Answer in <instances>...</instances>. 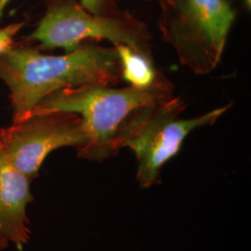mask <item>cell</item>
<instances>
[{
    "label": "cell",
    "mask_w": 251,
    "mask_h": 251,
    "mask_svg": "<svg viewBox=\"0 0 251 251\" xmlns=\"http://www.w3.org/2000/svg\"><path fill=\"white\" fill-rule=\"evenodd\" d=\"M10 1L11 0H0V18L2 17L4 10L6 9V7L9 5Z\"/></svg>",
    "instance_id": "11"
},
{
    "label": "cell",
    "mask_w": 251,
    "mask_h": 251,
    "mask_svg": "<svg viewBox=\"0 0 251 251\" xmlns=\"http://www.w3.org/2000/svg\"><path fill=\"white\" fill-rule=\"evenodd\" d=\"M45 15L27 41H37L43 50L74 51L87 39H106L125 44L151 56V36L143 23L129 16L95 15L75 0H47Z\"/></svg>",
    "instance_id": "5"
},
{
    "label": "cell",
    "mask_w": 251,
    "mask_h": 251,
    "mask_svg": "<svg viewBox=\"0 0 251 251\" xmlns=\"http://www.w3.org/2000/svg\"><path fill=\"white\" fill-rule=\"evenodd\" d=\"M2 136H3V128H0V147L2 144Z\"/></svg>",
    "instance_id": "12"
},
{
    "label": "cell",
    "mask_w": 251,
    "mask_h": 251,
    "mask_svg": "<svg viewBox=\"0 0 251 251\" xmlns=\"http://www.w3.org/2000/svg\"><path fill=\"white\" fill-rule=\"evenodd\" d=\"M24 23H14L7 26L0 28V53L8 50L13 45L14 37L19 31L24 27Z\"/></svg>",
    "instance_id": "9"
},
{
    "label": "cell",
    "mask_w": 251,
    "mask_h": 251,
    "mask_svg": "<svg viewBox=\"0 0 251 251\" xmlns=\"http://www.w3.org/2000/svg\"><path fill=\"white\" fill-rule=\"evenodd\" d=\"M0 79L9 88L13 121L55 91L86 84L115 86L123 80L115 47L82 43L71 52L48 55L22 42L0 53Z\"/></svg>",
    "instance_id": "1"
},
{
    "label": "cell",
    "mask_w": 251,
    "mask_h": 251,
    "mask_svg": "<svg viewBox=\"0 0 251 251\" xmlns=\"http://www.w3.org/2000/svg\"><path fill=\"white\" fill-rule=\"evenodd\" d=\"M87 140L86 126L77 114L35 108L3 128L0 157L32 180L52 151L63 147L78 149Z\"/></svg>",
    "instance_id": "6"
},
{
    "label": "cell",
    "mask_w": 251,
    "mask_h": 251,
    "mask_svg": "<svg viewBox=\"0 0 251 251\" xmlns=\"http://www.w3.org/2000/svg\"><path fill=\"white\" fill-rule=\"evenodd\" d=\"M232 104L189 119L180 118L185 104L172 96L141 108L129 118L120 137V148L128 147L138 162L137 180L142 188L161 182L160 172L166 163L179 153L186 137L196 128L212 125Z\"/></svg>",
    "instance_id": "3"
},
{
    "label": "cell",
    "mask_w": 251,
    "mask_h": 251,
    "mask_svg": "<svg viewBox=\"0 0 251 251\" xmlns=\"http://www.w3.org/2000/svg\"><path fill=\"white\" fill-rule=\"evenodd\" d=\"M81 6L90 13L101 15L103 13L104 0H81Z\"/></svg>",
    "instance_id": "10"
},
{
    "label": "cell",
    "mask_w": 251,
    "mask_h": 251,
    "mask_svg": "<svg viewBox=\"0 0 251 251\" xmlns=\"http://www.w3.org/2000/svg\"><path fill=\"white\" fill-rule=\"evenodd\" d=\"M114 47L121 65L122 78L129 86L146 89L160 78L162 75L153 67L152 56L140 52L125 44Z\"/></svg>",
    "instance_id": "8"
},
{
    "label": "cell",
    "mask_w": 251,
    "mask_h": 251,
    "mask_svg": "<svg viewBox=\"0 0 251 251\" xmlns=\"http://www.w3.org/2000/svg\"><path fill=\"white\" fill-rule=\"evenodd\" d=\"M172 96L173 85L161 75L146 89L132 86L116 89L100 84L63 89L46 96L35 108L80 116L88 140L76 149L77 155L90 161L101 162L119 152L122 131L135 112Z\"/></svg>",
    "instance_id": "2"
},
{
    "label": "cell",
    "mask_w": 251,
    "mask_h": 251,
    "mask_svg": "<svg viewBox=\"0 0 251 251\" xmlns=\"http://www.w3.org/2000/svg\"><path fill=\"white\" fill-rule=\"evenodd\" d=\"M159 27L179 63L197 75L212 72L225 50L235 11L227 0H161Z\"/></svg>",
    "instance_id": "4"
},
{
    "label": "cell",
    "mask_w": 251,
    "mask_h": 251,
    "mask_svg": "<svg viewBox=\"0 0 251 251\" xmlns=\"http://www.w3.org/2000/svg\"><path fill=\"white\" fill-rule=\"evenodd\" d=\"M31 179L0 157V251L14 244L22 251L30 239L26 206L34 197Z\"/></svg>",
    "instance_id": "7"
}]
</instances>
